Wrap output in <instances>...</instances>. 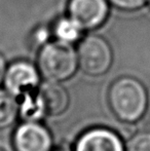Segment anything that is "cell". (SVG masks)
<instances>
[{"label":"cell","instance_id":"cell-15","mask_svg":"<svg viewBox=\"0 0 150 151\" xmlns=\"http://www.w3.org/2000/svg\"><path fill=\"white\" fill-rule=\"evenodd\" d=\"M0 151H6V150L3 149V148H0Z\"/></svg>","mask_w":150,"mask_h":151},{"label":"cell","instance_id":"cell-4","mask_svg":"<svg viewBox=\"0 0 150 151\" xmlns=\"http://www.w3.org/2000/svg\"><path fill=\"white\" fill-rule=\"evenodd\" d=\"M4 90L20 101L36 93L40 86L38 68L27 61H18L7 67L3 80Z\"/></svg>","mask_w":150,"mask_h":151},{"label":"cell","instance_id":"cell-5","mask_svg":"<svg viewBox=\"0 0 150 151\" xmlns=\"http://www.w3.org/2000/svg\"><path fill=\"white\" fill-rule=\"evenodd\" d=\"M52 134L40 121H24L12 136L16 151H52Z\"/></svg>","mask_w":150,"mask_h":151},{"label":"cell","instance_id":"cell-16","mask_svg":"<svg viewBox=\"0 0 150 151\" xmlns=\"http://www.w3.org/2000/svg\"><path fill=\"white\" fill-rule=\"evenodd\" d=\"M148 1H149V4H150V0H148Z\"/></svg>","mask_w":150,"mask_h":151},{"label":"cell","instance_id":"cell-10","mask_svg":"<svg viewBox=\"0 0 150 151\" xmlns=\"http://www.w3.org/2000/svg\"><path fill=\"white\" fill-rule=\"evenodd\" d=\"M82 31V27L70 17L60 19L54 27V34L57 40L70 44H73L80 39Z\"/></svg>","mask_w":150,"mask_h":151},{"label":"cell","instance_id":"cell-8","mask_svg":"<svg viewBox=\"0 0 150 151\" xmlns=\"http://www.w3.org/2000/svg\"><path fill=\"white\" fill-rule=\"evenodd\" d=\"M39 96L48 116L62 115L69 107V93L61 82L45 80L39 86Z\"/></svg>","mask_w":150,"mask_h":151},{"label":"cell","instance_id":"cell-12","mask_svg":"<svg viewBox=\"0 0 150 151\" xmlns=\"http://www.w3.org/2000/svg\"><path fill=\"white\" fill-rule=\"evenodd\" d=\"M112 5L122 10H136L145 4L146 0H108Z\"/></svg>","mask_w":150,"mask_h":151},{"label":"cell","instance_id":"cell-14","mask_svg":"<svg viewBox=\"0 0 150 151\" xmlns=\"http://www.w3.org/2000/svg\"><path fill=\"white\" fill-rule=\"evenodd\" d=\"M6 70H7V67H6V61H5V59H4V57L0 54V84L3 83Z\"/></svg>","mask_w":150,"mask_h":151},{"label":"cell","instance_id":"cell-1","mask_svg":"<svg viewBox=\"0 0 150 151\" xmlns=\"http://www.w3.org/2000/svg\"><path fill=\"white\" fill-rule=\"evenodd\" d=\"M111 111L123 123H135L144 116L148 105L145 86L136 78L124 76L111 84L108 93Z\"/></svg>","mask_w":150,"mask_h":151},{"label":"cell","instance_id":"cell-6","mask_svg":"<svg viewBox=\"0 0 150 151\" xmlns=\"http://www.w3.org/2000/svg\"><path fill=\"white\" fill-rule=\"evenodd\" d=\"M68 12L69 17L83 30H93L105 23L109 5L107 0H70Z\"/></svg>","mask_w":150,"mask_h":151},{"label":"cell","instance_id":"cell-11","mask_svg":"<svg viewBox=\"0 0 150 151\" xmlns=\"http://www.w3.org/2000/svg\"><path fill=\"white\" fill-rule=\"evenodd\" d=\"M126 151H150V133L134 134L126 144Z\"/></svg>","mask_w":150,"mask_h":151},{"label":"cell","instance_id":"cell-9","mask_svg":"<svg viewBox=\"0 0 150 151\" xmlns=\"http://www.w3.org/2000/svg\"><path fill=\"white\" fill-rule=\"evenodd\" d=\"M20 116L19 103L5 90H0V131L12 125Z\"/></svg>","mask_w":150,"mask_h":151},{"label":"cell","instance_id":"cell-2","mask_svg":"<svg viewBox=\"0 0 150 151\" xmlns=\"http://www.w3.org/2000/svg\"><path fill=\"white\" fill-rule=\"evenodd\" d=\"M39 73L48 81H66L75 74L78 65L77 50L72 44L56 40L47 42L38 55Z\"/></svg>","mask_w":150,"mask_h":151},{"label":"cell","instance_id":"cell-13","mask_svg":"<svg viewBox=\"0 0 150 151\" xmlns=\"http://www.w3.org/2000/svg\"><path fill=\"white\" fill-rule=\"evenodd\" d=\"M50 38V31L45 27L38 28L33 34V42L35 45L43 46L47 43V40Z\"/></svg>","mask_w":150,"mask_h":151},{"label":"cell","instance_id":"cell-3","mask_svg":"<svg viewBox=\"0 0 150 151\" xmlns=\"http://www.w3.org/2000/svg\"><path fill=\"white\" fill-rule=\"evenodd\" d=\"M78 65L90 76L104 75L113 62V54L109 43L100 36H86L77 48Z\"/></svg>","mask_w":150,"mask_h":151},{"label":"cell","instance_id":"cell-7","mask_svg":"<svg viewBox=\"0 0 150 151\" xmlns=\"http://www.w3.org/2000/svg\"><path fill=\"white\" fill-rule=\"evenodd\" d=\"M74 151H126L120 135L106 127H93L77 139Z\"/></svg>","mask_w":150,"mask_h":151}]
</instances>
